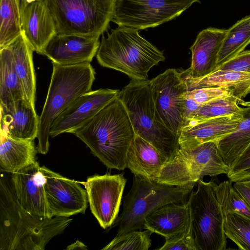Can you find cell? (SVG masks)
I'll return each mask as SVG.
<instances>
[{"label": "cell", "instance_id": "obj_7", "mask_svg": "<svg viewBox=\"0 0 250 250\" xmlns=\"http://www.w3.org/2000/svg\"><path fill=\"white\" fill-rule=\"evenodd\" d=\"M57 33L99 37L107 31L117 0H43Z\"/></svg>", "mask_w": 250, "mask_h": 250}, {"label": "cell", "instance_id": "obj_16", "mask_svg": "<svg viewBox=\"0 0 250 250\" xmlns=\"http://www.w3.org/2000/svg\"><path fill=\"white\" fill-rule=\"evenodd\" d=\"M38 162L11 173V183L17 199L30 213L49 218L44 188V176Z\"/></svg>", "mask_w": 250, "mask_h": 250}, {"label": "cell", "instance_id": "obj_1", "mask_svg": "<svg viewBox=\"0 0 250 250\" xmlns=\"http://www.w3.org/2000/svg\"><path fill=\"white\" fill-rule=\"evenodd\" d=\"M3 171L0 180V250H44L72 219L59 216L42 218L27 211L19 204L10 177Z\"/></svg>", "mask_w": 250, "mask_h": 250}, {"label": "cell", "instance_id": "obj_11", "mask_svg": "<svg viewBox=\"0 0 250 250\" xmlns=\"http://www.w3.org/2000/svg\"><path fill=\"white\" fill-rule=\"evenodd\" d=\"M126 183L123 173L95 175L81 183L86 191L91 212L102 228L111 227L118 217Z\"/></svg>", "mask_w": 250, "mask_h": 250}, {"label": "cell", "instance_id": "obj_13", "mask_svg": "<svg viewBox=\"0 0 250 250\" xmlns=\"http://www.w3.org/2000/svg\"><path fill=\"white\" fill-rule=\"evenodd\" d=\"M119 91L101 88L81 95L56 118L51 126L50 137L71 133L116 98Z\"/></svg>", "mask_w": 250, "mask_h": 250}, {"label": "cell", "instance_id": "obj_38", "mask_svg": "<svg viewBox=\"0 0 250 250\" xmlns=\"http://www.w3.org/2000/svg\"><path fill=\"white\" fill-rule=\"evenodd\" d=\"M184 96V119L185 124L197 111L201 105L198 104L191 98L185 96V94Z\"/></svg>", "mask_w": 250, "mask_h": 250}, {"label": "cell", "instance_id": "obj_10", "mask_svg": "<svg viewBox=\"0 0 250 250\" xmlns=\"http://www.w3.org/2000/svg\"><path fill=\"white\" fill-rule=\"evenodd\" d=\"M156 109L165 125L178 135L184 124V94L188 91L181 72L169 68L150 80Z\"/></svg>", "mask_w": 250, "mask_h": 250}, {"label": "cell", "instance_id": "obj_34", "mask_svg": "<svg viewBox=\"0 0 250 250\" xmlns=\"http://www.w3.org/2000/svg\"><path fill=\"white\" fill-rule=\"evenodd\" d=\"M159 250H197L192 232L191 222L182 231L166 238Z\"/></svg>", "mask_w": 250, "mask_h": 250}, {"label": "cell", "instance_id": "obj_19", "mask_svg": "<svg viewBox=\"0 0 250 250\" xmlns=\"http://www.w3.org/2000/svg\"><path fill=\"white\" fill-rule=\"evenodd\" d=\"M22 31L34 51L42 54L50 41L57 34L54 22L43 0L27 4L21 14Z\"/></svg>", "mask_w": 250, "mask_h": 250}, {"label": "cell", "instance_id": "obj_22", "mask_svg": "<svg viewBox=\"0 0 250 250\" xmlns=\"http://www.w3.org/2000/svg\"><path fill=\"white\" fill-rule=\"evenodd\" d=\"M167 161L152 145L136 135L127 153L126 167L134 175L155 181Z\"/></svg>", "mask_w": 250, "mask_h": 250}, {"label": "cell", "instance_id": "obj_9", "mask_svg": "<svg viewBox=\"0 0 250 250\" xmlns=\"http://www.w3.org/2000/svg\"><path fill=\"white\" fill-rule=\"evenodd\" d=\"M200 0H117L112 21L137 30L153 28L179 16Z\"/></svg>", "mask_w": 250, "mask_h": 250}, {"label": "cell", "instance_id": "obj_8", "mask_svg": "<svg viewBox=\"0 0 250 250\" xmlns=\"http://www.w3.org/2000/svg\"><path fill=\"white\" fill-rule=\"evenodd\" d=\"M192 190L188 203L194 239L197 250H224L227 236L224 230L225 216L214 191L216 183H197Z\"/></svg>", "mask_w": 250, "mask_h": 250}, {"label": "cell", "instance_id": "obj_14", "mask_svg": "<svg viewBox=\"0 0 250 250\" xmlns=\"http://www.w3.org/2000/svg\"><path fill=\"white\" fill-rule=\"evenodd\" d=\"M218 141L191 148H180L176 158L183 173L190 183L196 184L205 176L227 174L229 169L219 152Z\"/></svg>", "mask_w": 250, "mask_h": 250}, {"label": "cell", "instance_id": "obj_41", "mask_svg": "<svg viewBox=\"0 0 250 250\" xmlns=\"http://www.w3.org/2000/svg\"><path fill=\"white\" fill-rule=\"evenodd\" d=\"M42 0H17L18 5L19 8L20 15L22 12L23 10L25 8V7L30 3L37 1H41Z\"/></svg>", "mask_w": 250, "mask_h": 250}, {"label": "cell", "instance_id": "obj_31", "mask_svg": "<svg viewBox=\"0 0 250 250\" xmlns=\"http://www.w3.org/2000/svg\"><path fill=\"white\" fill-rule=\"evenodd\" d=\"M230 180L215 184L214 191L224 216L237 212L250 218V207Z\"/></svg>", "mask_w": 250, "mask_h": 250}, {"label": "cell", "instance_id": "obj_21", "mask_svg": "<svg viewBox=\"0 0 250 250\" xmlns=\"http://www.w3.org/2000/svg\"><path fill=\"white\" fill-rule=\"evenodd\" d=\"M188 201L185 203H169L156 209L146 217L144 229L170 237L183 230L190 223Z\"/></svg>", "mask_w": 250, "mask_h": 250}, {"label": "cell", "instance_id": "obj_32", "mask_svg": "<svg viewBox=\"0 0 250 250\" xmlns=\"http://www.w3.org/2000/svg\"><path fill=\"white\" fill-rule=\"evenodd\" d=\"M224 230L227 238L240 250H250V218L237 212L224 217Z\"/></svg>", "mask_w": 250, "mask_h": 250}, {"label": "cell", "instance_id": "obj_29", "mask_svg": "<svg viewBox=\"0 0 250 250\" xmlns=\"http://www.w3.org/2000/svg\"><path fill=\"white\" fill-rule=\"evenodd\" d=\"M246 104L242 99L231 96L202 104L197 111L185 123L183 126L193 125L212 118L242 113L243 108L239 104L250 105Z\"/></svg>", "mask_w": 250, "mask_h": 250}, {"label": "cell", "instance_id": "obj_20", "mask_svg": "<svg viewBox=\"0 0 250 250\" xmlns=\"http://www.w3.org/2000/svg\"><path fill=\"white\" fill-rule=\"evenodd\" d=\"M242 114L212 118L182 127L178 134L180 147L191 148L206 142L219 141L236 128L242 118Z\"/></svg>", "mask_w": 250, "mask_h": 250}, {"label": "cell", "instance_id": "obj_24", "mask_svg": "<svg viewBox=\"0 0 250 250\" xmlns=\"http://www.w3.org/2000/svg\"><path fill=\"white\" fill-rule=\"evenodd\" d=\"M38 152L34 140H18L0 132V169L7 173L16 172L36 162Z\"/></svg>", "mask_w": 250, "mask_h": 250}, {"label": "cell", "instance_id": "obj_28", "mask_svg": "<svg viewBox=\"0 0 250 250\" xmlns=\"http://www.w3.org/2000/svg\"><path fill=\"white\" fill-rule=\"evenodd\" d=\"M249 44L250 15L238 21L227 29L218 53L216 67L244 51Z\"/></svg>", "mask_w": 250, "mask_h": 250}, {"label": "cell", "instance_id": "obj_17", "mask_svg": "<svg viewBox=\"0 0 250 250\" xmlns=\"http://www.w3.org/2000/svg\"><path fill=\"white\" fill-rule=\"evenodd\" d=\"M227 29L208 27L200 31L190 47L191 52L190 66L181 72L184 79L204 77L216 67L219 52Z\"/></svg>", "mask_w": 250, "mask_h": 250}, {"label": "cell", "instance_id": "obj_25", "mask_svg": "<svg viewBox=\"0 0 250 250\" xmlns=\"http://www.w3.org/2000/svg\"><path fill=\"white\" fill-rule=\"evenodd\" d=\"M188 90L204 87L219 86L229 88L240 99L250 93V73L217 70L197 79H185Z\"/></svg>", "mask_w": 250, "mask_h": 250}, {"label": "cell", "instance_id": "obj_12", "mask_svg": "<svg viewBox=\"0 0 250 250\" xmlns=\"http://www.w3.org/2000/svg\"><path fill=\"white\" fill-rule=\"evenodd\" d=\"M45 179L44 188L48 217H68L84 214L88 202L87 192L78 183L40 167Z\"/></svg>", "mask_w": 250, "mask_h": 250}, {"label": "cell", "instance_id": "obj_33", "mask_svg": "<svg viewBox=\"0 0 250 250\" xmlns=\"http://www.w3.org/2000/svg\"><path fill=\"white\" fill-rule=\"evenodd\" d=\"M148 229L136 230L116 235L104 247L103 250H148L151 246V235Z\"/></svg>", "mask_w": 250, "mask_h": 250}, {"label": "cell", "instance_id": "obj_35", "mask_svg": "<svg viewBox=\"0 0 250 250\" xmlns=\"http://www.w3.org/2000/svg\"><path fill=\"white\" fill-rule=\"evenodd\" d=\"M185 95L191 98L200 105L231 96H234L232 91L229 88L219 86L194 89L186 92Z\"/></svg>", "mask_w": 250, "mask_h": 250}, {"label": "cell", "instance_id": "obj_5", "mask_svg": "<svg viewBox=\"0 0 250 250\" xmlns=\"http://www.w3.org/2000/svg\"><path fill=\"white\" fill-rule=\"evenodd\" d=\"M136 134L152 145L167 161L180 148L178 135L164 124L153 101L150 80L131 79L120 90Z\"/></svg>", "mask_w": 250, "mask_h": 250}, {"label": "cell", "instance_id": "obj_15", "mask_svg": "<svg viewBox=\"0 0 250 250\" xmlns=\"http://www.w3.org/2000/svg\"><path fill=\"white\" fill-rule=\"evenodd\" d=\"M100 44L99 37L57 34L45 46L42 55L60 65L90 63Z\"/></svg>", "mask_w": 250, "mask_h": 250}, {"label": "cell", "instance_id": "obj_27", "mask_svg": "<svg viewBox=\"0 0 250 250\" xmlns=\"http://www.w3.org/2000/svg\"><path fill=\"white\" fill-rule=\"evenodd\" d=\"M25 99L15 68L13 55L7 45L0 49V105Z\"/></svg>", "mask_w": 250, "mask_h": 250}, {"label": "cell", "instance_id": "obj_36", "mask_svg": "<svg viewBox=\"0 0 250 250\" xmlns=\"http://www.w3.org/2000/svg\"><path fill=\"white\" fill-rule=\"evenodd\" d=\"M227 176L232 183L250 180V145L229 167Z\"/></svg>", "mask_w": 250, "mask_h": 250}, {"label": "cell", "instance_id": "obj_6", "mask_svg": "<svg viewBox=\"0 0 250 250\" xmlns=\"http://www.w3.org/2000/svg\"><path fill=\"white\" fill-rule=\"evenodd\" d=\"M195 185L171 186L134 175L123 211L111 226H118L116 235L144 229L146 217L165 205L186 203Z\"/></svg>", "mask_w": 250, "mask_h": 250}, {"label": "cell", "instance_id": "obj_39", "mask_svg": "<svg viewBox=\"0 0 250 250\" xmlns=\"http://www.w3.org/2000/svg\"><path fill=\"white\" fill-rule=\"evenodd\" d=\"M233 183L234 188L250 207V180L239 181Z\"/></svg>", "mask_w": 250, "mask_h": 250}, {"label": "cell", "instance_id": "obj_37", "mask_svg": "<svg viewBox=\"0 0 250 250\" xmlns=\"http://www.w3.org/2000/svg\"><path fill=\"white\" fill-rule=\"evenodd\" d=\"M217 70L250 73V50L241 52L217 67L213 71Z\"/></svg>", "mask_w": 250, "mask_h": 250}, {"label": "cell", "instance_id": "obj_4", "mask_svg": "<svg viewBox=\"0 0 250 250\" xmlns=\"http://www.w3.org/2000/svg\"><path fill=\"white\" fill-rule=\"evenodd\" d=\"M52 64L46 98L39 116L37 137L38 152L42 154L48 151L50 128L56 118L80 96L92 90L95 79V70L89 62Z\"/></svg>", "mask_w": 250, "mask_h": 250}, {"label": "cell", "instance_id": "obj_30", "mask_svg": "<svg viewBox=\"0 0 250 250\" xmlns=\"http://www.w3.org/2000/svg\"><path fill=\"white\" fill-rule=\"evenodd\" d=\"M0 49L22 33L21 15L17 0H0Z\"/></svg>", "mask_w": 250, "mask_h": 250}, {"label": "cell", "instance_id": "obj_18", "mask_svg": "<svg viewBox=\"0 0 250 250\" xmlns=\"http://www.w3.org/2000/svg\"><path fill=\"white\" fill-rule=\"evenodd\" d=\"M0 107V132L15 139L37 138L39 116L35 107L22 99Z\"/></svg>", "mask_w": 250, "mask_h": 250}, {"label": "cell", "instance_id": "obj_40", "mask_svg": "<svg viewBox=\"0 0 250 250\" xmlns=\"http://www.w3.org/2000/svg\"><path fill=\"white\" fill-rule=\"evenodd\" d=\"M77 249L87 250V247L83 243L77 240L75 243L68 246L66 248V250H68Z\"/></svg>", "mask_w": 250, "mask_h": 250}, {"label": "cell", "instance_id": "obj_23", "mask_svg": "<svg viewBox=\"0 0 250 250\" xmlns=\"http://www.w3.org/2000/svg\"><path fill=\"white\" fill-rule=\"evenodd\" d=\"M7 45L12 53L15 68L25 99L35 107L36 79L33 61V49L23 32Z\"/></svg>", "mask_w": 250, "mask_h": 250}, {"label": "cell", "instance_id": "obj_26", "mask_svg": "<svg viewBox=\"0 0 250 250\" xmlns=\"http://www.w3.org/2000/svg\"><path fill=\"white\" fill-rule=\"evenodd\" d=\"M242 115L233 131L218 142L219 152L229 167L250 145V106L243 108Z\"/></svg>", "mask_w": 250, "mask_h": 250}, {"label": "cell", "instance_id": "obj_2", "mask_svg": "<svg viewBox=\"0 0 250 250\" xmlns=\"http://www.w3.org/2000/svg\"><path fill=\"white\" fill-rule=\"evenodd\" d=\"M71 133L82 140L107 168L123 170L136 133L127 110L117 96Z\"/></svg>", "mask_w": 250, "mask_h": 250}, {"label": "cell", "instance_id": "obj_3", "mask_svg": "<svg viewBox=\"0 0 250 250\" xmlns=\"http://www.w3.org/2000/svg\"><path fill=\"white\" fill-rule=\"evenodd\" d=\"M96 56L101 66L138 80H148L150 69L165 60L163 52L138 30L123 26L111 29L106 37L102 35Z\"/></svg>", "mask_w": 250, "mask_h": 250}]
</instances>
